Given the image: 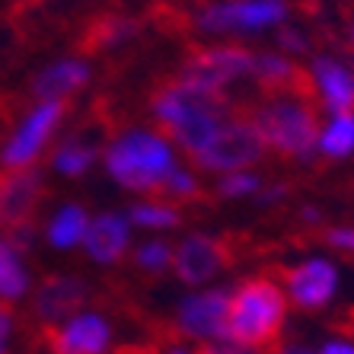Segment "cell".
Segmentation results:
<instances>
[{
  "mask_svg": "<svg viewBox=\"0 0 354 354\" xmlns=\"http://www.w3.org/2000/svg\"><path fill=\"white\" fill-rule=\"evenodd\" d=\"M288 294L268 278H249L230 294L227 342L239 348H265L284 329Z\"/></svg>",
  "mask_w": 354,
  "mask_h": 354,
  "instance_id": "obj_1",
  "label": "cell"
},
{
  "mask_svg": "<svg viewBox=\"0 0 354 354\" xmlns=\"http://www.w3.org/2000/svg\"><path fill=\"white\" fill-rule=\"evenodd\" d=\"M109 176L128 192H157L176 169V144L160 131L134 128L106 150Z\"/></svg>",
  "mask_w": 354,
  "mask_h": 354,
  "instance_id": "obj_2",
  "label": "cell"
},
{
  "mask_svg": "<svg viewBox=\"0 0 354 354\" xmlns=\"http://www.w3.org/2000/svg\"><path fill=\"white\" fill-rule=\"evenodd\" d=\"M252 124L262 134L265 147H272L281 157H294V160L313 157L322 128L319 118H316V109L304 96H294V93H281L268 106L256 109Z\"/></svg>",
  "mask_w": 354,
  "mask_h": 354,
  "instance_id": "obj_3",
  "label": "cell"
},
{
  "mask_svg": "<svg viewBox=\"0 0 354 354\" xmlns=\"http://www.w3.org/2000/svg\"><path fill=\"white\" fill-rule=\"evenodd\" d=\"M265 140L252 118H223L217 131L192 153L198 169L205 173H233V169H252L265 157Z\"/></svg>",
  "mask_w": 354,
  "mask_h": 354,
  "instance_id": "obj_4",
  "label": "cell"
},
{
  "mask_svg": "<svg viewBox=\"0 0 354 354\" xmlns=\"http://www.w3.org/2000/svg\"><path fill=\"white\" fill-rule=\"evenodd\" d=\"M288 19V0H214L195 13L205 32H265Z\"/></svg>",
  "mask_w": 354,
  "mask_h": 354,
  "instance_id": "obj_5",
  "label": "cell"
},
{
  "mask_svg": "<svg viewBox=\"0 0 354 354\" xmlns=\"http://www.w3.org/2000/svg\"><path fill=\"white\" fill-rule=\"evenodd\" d=\"M61 118H64V102H39V106H32L23 115V122L17 124V131L10 134V140L0 147V166L3 169L35 166V160L45 153V147L58 131Z\"/></svg>",
  "mask_w": 354,
  "mask_h": 354,
  "instance_id": "obj_6",
  "label": "cell"
},
{
  "mask_svg": "<svg viewBox=\"0 0 354 354\" xmlns=\"http://www.w3.org/2000/svg\"><path fill=\"white\" fill-rule=\"evenodd\" d=\"M256 55L243 45H214V48L195 51L185 64H182L179 80L195 83L201 90L223 93V86L243 77H252Z\"/></svg>",
  "mask_w": 354,
  "mask_h": 354,
  "instance_id": "obj_7",
  "label": "cell"
},
{
  "mask_svg": "<svg viewBox=\"0 0 354 354\" xmlns=\"http://www.w3.org/2000/svg\"><path fill=\"white\" fill-rule=\"evenodd\" d=\"M150 109H153V118L166 131H173L182 122L198 115H227V96L214 90H201L195 83L173 80L153 93Z\"/></svg>",
  "mask_w": 354,
  "mask_h": 354,
  "instance_id": "obj_8",
  "label": "cell"
},
{
  "mask_svg": "<svg viewBox=\"0 0 354 354\" xmlns=\"http://www.w3.org/2000/svg\"><path fill=\"white\" fill-rule=\"evenodd\" d=\"M227 306H230V294L227 290H198V294L185 297L176 313V326L182 335L198 338V342H227Z\"/></svg>",
  "mask_w": 354,
  "mask_h": 354,
  "instance_id": "obj_9",
  "label": "cell"
},
{
  "mask_svg": "<svg viewBox=\"0 0 354 354\" xmlns=\"http://www.w3.org/2000/svg\"><path fill=\"white\" fill-rule=\"evenodd\" d=\"M45 195V176L35 166L23 169H3L0 173V227L13 230L32 217Z\"/></svg>",
  "mask_w": 354,
  "mask_h": 354,
  "instance_id": "obj_10",
  "label": "cell"
},
{
  "mask_svg": "<svg viewBox=\"0 0 354 354\" xmlns=\"http://www.w3.org/2000/svg\"><path fill=\"white\" fill-rule=\"evenodd\" d=\"M338 290V268L329 259H306L288 268L284 294L300 310H322Z\"/></svg>",
  "mask_w": 354,
  "mask_h": 354,
  "instance_id": "obj_11",
  "label": "cell"
},
{
  "mask_svg": "<svg viewBox=\"0 0 354 354\" xmlns=\"http://www.w3.org/2000/svg\"><path fill=\"white\" fill-rule=\"evenodd\" d=\"M230 252L217 236H205V233H192L173 249V272L179 274L182 284H207L214 274L223 272Z\"/></svg>",
  "mask_w": 354,
  "mask_h": 354,
  "instance_id": "obj_12",
  "label": "cell"
},
{
  "mask_svg": "<svg viewBox=\"0 0 354 354\" xmlns=\"http://www.w3.org/2000/svg\"><path fill=\"white\" fill-rule=\"evenodd\" d=\"M112 345V326L99 313H77L48 329L51 354H106Z\"/></svg>",
  "mask_w": 354,
  "mask_h": 354,
  "instance_id": "obj_13",
  "label": "cell"
},
{
  "mask_svg": "<svg viewBox=\"0 0 354 354\" xmlns=\"http://www.w3.org/2000/svg\"><path fill=\"white\" fill-rule=\"evenodd\" d=\"M86 297H90V290H86V281L83 278H77V274H51L35 290V316L51 322V326L64 322L80 313Z\"/></svg>",
  "mask_w": 354,
  "mask_h": 354,
  "instance_id": "obj_14",
  "label": "cell"
},
{
  "mask_svg": "<svg viewBox=\"0 0 354 354\" xmlns=\"http://www.w3.org/2000/svg\"><path fill=\"white\" fill-rule=\"evenodd\" d=\"M128 243H131V221L124 214H115V211L90 217V227L83 233V249L99 265L118 262L128 252Z\"/></svg>",
  "mask_w": 354,
  "mask_h": 354,
  "instance_id": "obj_15",
  "label": "cell"
},
{
  "mask_svg": "<svg viewBox=\"0 0 354 354\" xmlns=\"http://www.w3.org/2000/svg\"><path fill=\"white\" fill-rule=\"evenodd\" d=\"M310 83H313V90L319 93V99L326 102L332 115L354 112V71L348 64L329 58V55H319L310 67Z\"/></svg>",
  "mask_w": 354,
  "mask_h": 354,
  "instance_id": "obj_16",
  "label": "cell"
},
{
  "mask_svg": "<svg viewBox=\"0 0 354 354\" xmlns=\"http://www.w3.org/2000/svg\"><path fill=\"white\" fill-rule=\"evenodd\" d=\"M86 83H90V64L80 58H64L41 67L39 77L32 80V96L39 102H64Z\"/></svg>",
  "mask_w": 354,
  "mask_h": 354,
  "instance_id": "obj_17",
  "label": "cell"
},
{
  "mask_svg": "<svg viewBox=\"0 0 354 354\" xmlns=\"http://www.w3.org/2000/svg\"><path fill=\"white\" fill-rule=\"evenodd\" d=\"M252 77L262 83L265 90L274 93H294V96H306L310 90V80L304 77V71L288 61L284 55H256V67H252Z\"/></svg>",
  "mask_w": 354,
  "mask_h": 354,
  "instance_id": "obj_18",
  "label": "cell"
},
{
  "mask_svg": "<svg viewBox=\"0 0 354 354\" xmlns=\"http://www.w3.org/2000/svg\"><path fill=\"white\" fill-rule=\"evenodd\" d=\"M86 227H90V214L83 211V205H74V201H71V205L58 207V211L51 214L45 236H48L51 246L74 249V246H80V243H83Z\"/></svg>",
  "mask_w": 354,
  "mask_h": 354,
  "instance_id": "obj_19",
  "label": "cell"
},
{
  "mask_svg": "<svg viewBox=\"0 0 354 354\" xmlns=\"http://www.w3.org/2000/svg\"><path fill=\"white\" fill-rule=\"evenodd\" d=\"M26 290H29V272L19 259V249L3 236L0 239V300L3 304L19 300L26 297Z\"/></svg>",
  "mask_w": 354,
  "mask_h": 354,
  "instance_id": "obj_20",
  "label": "cell"
},
{
  "mask_svg": "<svg viewBox=\"0 0 354 354\" xmlns=\"http://www.w3.org/2000/svg\"><path fill=\"white\" fill-rule=\"evenodd\" d=\"M316 150H322L329 160H345L354 153V112H342L332 115L329 122L319 128V140Z\"/></svg>",
  "mask_w": 354,
  "mask_h": 354,
  "instance_id": "obj_21",
  "label": "cell"
},
{
  "mask_svg": "<svg viewBox=\"0 0 354 354\" xmlns=\"http://www.w3.org/2000/svg\"><path fill=\"white\" fill-rule=\"evenodd\" d=\"M93 160H96V147L86 144V140H80V138H71L55 150L51 166H55L61 176H80L93 166Z\"/></svg>",
  "mask_w": 354,
  "mask_h": 354,
  "instance_id": "obj_22",
  "label": "cell"
},
{
  "mask_svg": "<svg viewBox=\"0 0 354 354\" xmlns=\"http://www.w3.org/2000/svg\"><path fill=\"white\" fill-rule=\"evenodd\" d=\"M128 221L134 227H144V230H173V227H179L182 214L169 201H140L128 211Z\"/></svg>",
  "mask_w": 354,
  "mask_h": 354,
  "instance_id": "obj_23",
  "label": "cell"
},
{
  "mask_svg": "<svg viewBox=\"0 0 354 354\" xmlns=\"http://www.w3.org/2000/svg\"><path fill=\"white\" fill-rule=\"evenodd\" d=\"M265 185V179L252 169H233V173H223L217 179V195L221 198H246L256 195L259 189Z\"/></svg>",
  "mask_w": 354,
  "mask_h": 354,
  "instance_id": "obj_24",
  "label": "cell"
},
{
  "mask_svg": "<svg viewBox=\"0 0 354 354\" xmlns=\"http://www.w3.org/2000/svg\"><path fill=\"white\" fill-rule=\"evenodd\" d=\"M134 262L150 274H160L166 268H173V246L163 243V239H147L134 249Z\"/></svg>",
  "mask_w": 354,
  "mask_h": 354,
  "instance_id": "obj_25",
  "label": "cell"
},
{
  "mask_svg": "<svg viewBox=\"0 0 354 354\" xmlns=\"http://www.w3.org/2000/svg\"><path fill=\"white\" fill-rule=\"evenodd\" d=\"M134 32H138V23L128 19V17H106V19H99V23L93 26V39H96V45H106V48L122 45V41L131 39Z\"/></svg>",
  "mask_w": 354,
  "mask_h": 354,
  "instance_id": "obj_26",
  "label": "cell"
},
{
  "mask_svg": "<svg viewBox=\"0 0 354 354\" xmlns=\"http://www.w3.org/2000/svg\"><path fill=\"white\" fill-rule=\"evenodd\" d=\"M163 192L169 198H179V201H185V198H195L198 192H201V182L195 179V173H192V169H182V166H176L173 173L166 176Z\"/></svg>",
  "mask_w": 354,
  "mask_h": 354,
  "instance_id": "obj_27",
  "label": "cell"
},
{
  "mask_svg": "<svg viewBox=\"0 0 354 354\" xmlns=\"http://www.w3.org/2000/svg\"><path fill=\"white\" fill-rule=\"evenodd\" d=\"M278 45L284 51H290V55H306V51H310V39H306L300 29H294V26H281Z\"/></svg>",
  "mask_w": 354,
  "mask_h": 354,
  "instance_id": "obj_28",
  "label": "cell"
},
{
  "mask_svg": "<svg viewBox=\"0 0 354 354\" xmlns=\"http://www.w3.org/2000/svg\"><path fill=\"white\" fill-rule=\"evenodd\" d=\"M326 243H329L332 249H342V252L354 256V227H332V230L326 233Z\"/></svg>",
  "mask_w": 354,
  "mask_h": 354,
  "instance_id": "obj_29",
  "label": "cell"
},
{
  "mask_svg": "<svg viewBox=\"0 0 354 354\" xmlns=\"http://www.w3.org/2000/svg\"><path fill=\"white\" fill-rule=\"evenodd\" d=\"M10 338H13V313L0 304V354L10 351Z\"/></svg>",
  "mask_w": 354,
  "mask_h": 354,
  "instance_id": "obj_30",
  "label": "cell"
},
{
  "mask_svg": "<svg viewBox=\"0 0 354 354\" xmlns=\"http://www.w3.org/2000/svg\"><path fill=\"white\" fill-rule=\"evenodd\" d=\"M256 195H259V205L268 207V205H274V201H281V198H288V185H281V182L278 185H262Z\"/></svg>",
  "mask_w": 354,
  "mask_h": 354,
  "instance_id": "obj_31",
  "label": "cell"
},
{
  "mask_svg": "<svg viewBox=\"0 0 354 354\" xmlns=\"http://www.w3.org/2000/svg\"><path fill=\"white\" fill-rule=\"evenodd\" d=\"M316 354H354V345L351 342H329V345H322Z\"/></svg>",
  "mask_w": 354,
  "mask_h": 354,
  "instance_id": "obj_32",
  "label": "cell"
},
{
  "mask_svg": "<svg viewBox=\"0 0 354 354\" xmlns=\"http://www.w3.org/2000/svg\"><path fill=\"white\" fill-rule=\"evenodd\" d=\"M195 354H243V351H233V348H223V345H205Z\"/></svg>",
  "mask_w": 354,
  "mask_h": 354,
  "instance_id": "obj_33",
  "label": "cell"
},
{
  "mask_svg": "<svg viewBox=\"0 0 354 354\" xmlns=\"http://www.w3.org/2000/svg\"><path fill=\"white\" fill-rule=\"evenodd\" d=\"M278 354H316V351H310L304 345H284V348H278Z\"/></svg>",
  "mask_w": 354,
  "mask_h": 354,
  "instance_id": "obj_34",
  "label": "cell"
},
{
  "mask_svg": "<svg viewBox=\"0 0 354 354\" xmlns=\"http://www.w3.org/2000/svg\"><path fill=\"white\" fill-rule=\"evenodd\" d=\"M304 221L316 223V221H319V211H316V207H306V211H304Z\"/></svg>",
  "mask_w": 354,
  "mask_h": 354,
  "instance_id": "obj_35",
  "label": "cell"
},
{
  "mask_svg": "<svg viewBox=\"0 0 354 354\" xmlns=\"http://www.w3.org/2000/svg\"><path fill=\"white\" fill-rule=\"evenodd\" d=\"M348 48H351V55H354V23L348 26Z\"/></svg>",
  "mask_w": 354,
  "mask_h": 354,
  "instance_id": "obj_36",
  "label": "cell"
},
{
  "mask_svg": "<svg viewBox=\"0 0 354 354\" xmlns=\"http://www.w3.org/2000/svg\"><path fill=\"white\" fill-rule=\"evenodd\" d=\"M166 354H195V351H189V348H169Z\"/></svg>",
  "mask_w": 354,
  "mask_h": 354,
  "instance_id": "obj_37",
  "label": "cell"
}]
</instances>
